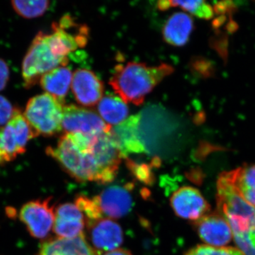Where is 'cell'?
Here are the masks:
<instances>
[{
    "label": "cell",
    "mask_w": 255,
    "mask_h": 255,
    "mask_svg": "<svg viewBox=\"0 0 255 255\" xmlns=\"http://www.w3.org/2000/svg\"><path fill=\"white\" fill-rule=\"evenodd\" d=\"M128 168L130 169L132 175L136 177L137 180L140 181L147 185H151L154 182V174L152 167L155 166L152 163V165L147 164H138L131 159H127Z\"/></svg>",
    "instance_id": "cell-24"
},
{
    "label": "cell",
    "mask_w": 255,
    "mask_h": 255,
    "mask_svg": "<svg viewBox=\"0 0 255 255\" xmlns=\"http://www.w3.org/2000/svg\"><path fill=\"white\" fill-rule=\"evenodd\" d=\"M235 242L244 255H255V232L232 231Z\"/></svg>",
    "instance_id": "cell-25"
},
{
    "label": "cell",
    "mask_w": 255,
    "mask_h": 255,
    "mask_svg": "<svg viewBox=\"0 0 255 255\" xmlns=\"http://www.w3.org/2000/svg\"><path fill=\"white\" fill-rule=\"evenodd\" d=\"M62 127L65 133L97 135L110 132L112 127L93 111L70 105L64 106Z\"/></svg>",
    "instance_id": "cell-7"
},
{
    "label": "cell",
    "mask_w": 255,
    "mask_h": 255,
    "mask_svg": "<svg viewBox=\"0 0 255 255\" xmlns=\"http://www.w3.org/2000/svg\"><path fill=\"white\" fill-rule=\"evenodd\" d=\"M184 255H244L240 250L232 247H216L201 245L191 248Z\"/></svg>",
    "instance_id": "cell-26"
},
{
    "label": "cell",
    "mask_w": 255,
    "mask_h": 255,
    "mask_svg": "<svg viewBox=\"0 0 255 255\" xmlns=\"http://www.w3.org/2000/svg\"><path fill=\"white\" fill-rule=\"evenodd\" d=\"M72 90L79 104L92 107L102 100L104 84L91 70L78 69L73 74Z\"/></svg>",
    "instance_id": "cell-14"
},
{
    "label": "cell",
    "mask_w": 255,
    "mask_h": 255,
    "mask_svg": "<svg viewBox=\"0 0 255 255\" xmlns=\"http://www.w3.org/2000/svg\"><path fill=\"white\" fill-rule=\"evenodd\" d=\"M48 1H13V8L18 15L26 18L39 17L49 7Z\"/></svg>",
    "instance_id": "cell-22"
},
{
    "label": "cell",
    "mask_w": 255,
    "mask_h": 255,
    "mask_svg": "<svg viewBox=\"0 0 255 255\" xmlns=\"http://www.w3.org/2000/svg\"><path fill=\"white\" fill-rule=\"evenodd\" d=\"M37 136L23 113L14 109L9 122L0 129V150L5 162L13 160L23 154L28 142Z\"/></svg>",
    "instance_id": "cell-5"
},
{
    "label": "cell",
    "mask_w": 255,
    "mask_h": 255,
    "mask_svg": "<svg viewBox=\"0 0 255 255\" xmlns=\"http://www.w3.org/2000/svg\"><path fill=\"white\" fill-rule=\"evenodd\" d=\"M91 145L92 143L86 148H80L74 143L68 134L65 133L55 147L46 149V152L58 162L69 175L79 182L106 184L103 172L92 153Z\"/></svg>",
    "instance_id": "cell-2"
},
{
    "label": "cell",
    "mask_w": 255,
    "mask_h": 255,
    "mask_svg": "<svg viewBox=\"0 0 255 255\" xmlns=\"http://www.w3.org/2000/svg\"><path fill=\"white\" fill-rule=\"evenodd\" d=\"M216 201L218 211L224 217L240 216L255 219V206L247 202L221 174L217 182Z\"/></svg>",
    "instance_id": "cell-10"
},
{
    "label": "cell",
    "mask_w": 255,
    "mask_h": 255,
    "mask_svg": "<svg viewBox=\"0 0 255 255\" xmlns=\"http://www.w3.org/2000/svg\"><path fill=\"white\" fill-rule=\"evenodd\" d=\"M87 226L92 247L97 255L119 249L123 243V230L114 220L102 218Z\"/></svg>",
    "instance_id": "cell-9"
},
{
    "label": "cell",
    "mask_w": 255,
    "mask_h": 255,
    "mask_svg": "<svg viewBox=\"0 0 255 255\" xmlns=\"http://www.w3.org/2000/svg\"><path fill=\"white\" fill-rule=\"evenodd\" d=\"M221 174L247 202L255 207V164L244 165Z\"/></svg>",
    "instance_id": "cell-18"
},
{
    "label": "cell",
    "mask_w": 255,
    "mask_h": 255,
    "mask_svg": "<svg viewBox=\"0 0 255 255\" xmlns=\"http://www.w3.org/2000/svg\"><path fill=\"white\" fill-rule=\"evenodd\" d=\"M139 121L140 115L138 114L128 117L122 123L111 129V134L118 144L124 158L128 154L146 152L139 137Z\"/></svg>",
    "instance_id": "cell-15"
},
{
    "label": "cell",
    "mask_w": 255,
    "mask_h": 255,
    "mask_svg": "<svg viewBox=\"0 0 255 255\" xmlns=\"http://www.w3.org/2000/svg\"><path fill=\"white\" fill-rule=\"evenodd\" d=\"M170 205L177 216L194 222L209 214L211 209L200 191L191 187L177 189L171 196Z\"/></svg>",
    "instance_id": "cell-8"
},
{
    "label": "cell",
    "mask_w": 255,
    "mask_h": 255,
    "mask_svg": "<svg viewBox=\"0 0 255 255\" xmlns=\"http://www.w3.org/2000/svg\"><path fill=\"white\" fill-rule=\"evenodd\" d=\"M72 80L73 74L70 69L62 66L43 75L39 82L46 93L53 96L63 104Z\"/></svg>",
    "instance_id": "cell-19"
},
{
    "label": "cell",
    "mask_w": 255,
    "mask_h": 255,
    "mask_svg": "<svg viewBox=\"0 0 255 255\" xmlns=\"http://www.w3.org/2000/svg\"><path fill=\"white\" fill-rule=\"evenodd\" d=\"M63 104L48 93L30 99L23 115L37 135L52 136L63 129Z\"/></svg>",
    "instance_id": "cell-4"
},
{
    "label": "cell",
    "mask_w": 255,
    "mask_h": 255,
    "mask_svg": "<svg viewBox=\"0 0 255 255\" xmlns=\"http://www.w3.org/2000/svg\"><path fill=\"white\" fill-rule=\"evenodd\" d=\"M75 205L78 206V209L87 218V223L94 222L104 218L95 198H89L84 195L78 196L75 199Z\"/></svg>",
    "instance_id": "cell-23"
},
{
    "label": "cell",
    "mask_w": 255,
    "mask_h": 255,
    "mask_svg": "<svg viewBox=\"0 0 255 255\" xmlns=\"http://www.w3.org/2000/svg\"><path fill=\"white\" fill-rule=\"evenodd\" d=\"M68 58L57 54L50 46L48 33L40 32L30 46L22 64L23 85L27 88L34 86L42 77L59 67L66 66Z\"/></svg>",
    "instance_id": "cell-3"
},
{
    "label": "cell",
    "mask_w": 255,
    "mask_h": 255,
    "mask_svg": "<svg viewBox=\"0 0 255 255\" xmlns=\"http://www.w3.org/2000/svg\"><path fill=\"white\" fill-rule=\"evenodd\" d=\"M194 226L201 239L209 246L222 248L233 238L229 223L219 211L205 215L194 222Z\"/></svg>",
    "instance_id": "cell-11"
},
{
    "label": "cell",
    "mask_w": 255,
    "mask_h": 255,
    "mask_svg": "<svg viewBox=\"0 0 255 255\" xmlns=\"http://www.w3.org/2000/svg\"><path fill=\"white\" fill-rule=\"evenodd\" d=\"M194 28L192 18L184 12L174 13L164 24V41L174 46H184L189 41Z\"/></svg>",
    "instance_id": "cell-17"
},
{
    "label": "cell",
    "mask_w": 255,
    "mask_h": 255,
    "mask_svg": "<svg viewBox=\"0 0 255 255\" xmlns=\"http://www.w3.org/2000/svg\"><path fill=\"white\" fill-rule=\"evenodd\" d=\"M98 112L100 117L107 123L118 125L127 119L128 115V107L121 97L107 94L99 102Z\"/></svg>",
    "instance_id": "cell-20"
},
{
    "label": "cell",
    "mask_w": 255,
    "mask_h": 255,
    "mask_svg": "<svg viewBox=\"0 0 255 255\" xmlns=\"http://www.w3.org/2000/svg\"><path fill=\"white\" fill-rule=\"evenodd\" d=\"M85 224V216L75 204L65 203L55 210L53 231L58 238L72 239L83 236Z\"/></svg>",
    "instance_id": "cell-13"
},
{
    "label": "cell",
    "mask_w": 255,
    "mask_h": 255,
    "mask_svg": "<svg viewBox=\"0 0 255 255\" xmlns=\"http://www.w3.org/2000/svg\"><path fill=\"white\" fill-rule=\"evenodd\" d=\"M173 71V68L168 64L150 67L129 62L116 67L110 84L124 102L140 105L146 96Z\"/></svg>",
    "instance_id": "cell-1"
},
{
    "label": "cell",
    "mask_w": 255,
    "mask_h": 255,
    "mask_svg": "<svg viewBox=\"0 0 255 255\" xmlns=\"http://www.w3.org/2000/svg\"><path fill=\"white\" fill-rule=\"evenodd\" d=\"M14 109L3 96H0V127H4L9 122Z\"/></svg>",
    "instance_id": "cell-27"
},
{
    "label": "cell",
    "mask_w": 255,
    "mask_h": 255,
    "mask_svg": "<svg viewBox=\"0 0 255 255\" xmlns=\"http://www.w3.org/2000/svg\"><path fill=\"white\" fill-rule=\"evenodd\" d=\"M37 255H98L85 235L72 239L56 238L48 240L40 247Z\"/></svg>",
    "instance_id": "cell-16"
},
{
    "label": "cell",
    "mask_w": 255,
    "mask_h": 255,
    "mask_svg": "<svg viewBox=\"0 0 255 255\" xmlns=\"http://www.w3.org/2000/svg\"><path fill=\"white\" fill-rule=\"evenodd\" d=\"M101 212L109 219H121L127 216L132 206L130 188L112 186L95 196Z\"/></svg>",
    "instance_id": "cell-12"
},
{
    "label": "cell",
    "mask_w": 255,
    "mask_h": 255,
    "mask_svg": "<svg viewBox=\"0 0 255 255\" xmlns=\"http://www.w3.org/2000/svg\"><path fill=\"white\" fill-rule=\"evenodd\" d=\"M102 255H132L130 251L127 250L119 249L115 250V251L109 252V253H105Z\"/></svg>",
    "instance_id": "cell-29"
},
{
    "label": "cell",
    "mask_w": 255,
    "mask_h": 255,
    "mask_svg": "<svg viewBox=\"0 0 255 255\" xmlns=\"http://www.w3.org/2000/svg\"><path fill=\"white\" fill-rule=\"evenodd\" d=\"M5 162L4 157H3L2 154H1V150H0V164H3Z\"/></svg>",
    "instance_id": "cell-30"
},
{
    "label": "cell",
    "mask_w": 255,
    "mask_h": 255,
    "mask_svg": "<svg viewBox=\"0 0 255 255\" xmlns=\"http://www.w3.org/2000/svg\"><path fill=\"white\" fill-rule=\"evenodd\" d=\"M9 70L7 64L0 59V91L4 90L9 80Z\"/></svg>",
    "instance_id": "cell-28"
},
{
    "label": "cell",
    "mask_w": 255,
    "mask_h": 255,
    "mask_svg": "<svg viewBox=\"0 0 255 255\" xmlns=\"http://www.w3.org/2000/svg\"><path fill=\"white\" fill-rule=\"evenodd\" d=\"M51 200V198H47L31 201L20 210L19 219L32 237L44 239L53 228L55 210Z\"/></svg>",
    "instance_id": "cell-6"
},
{
    "label": "cell",
    "mask_w": 255,
    "mask_h": 255,
    "mask_svg": "<svg viewBox=\"0 0 255 255\" xmlns=\"http://www.w3.org/2000/svg\"><path fill=\"white\" fill-rule=\"evenodd\" d=\"M157 6L161 11L178 6L194 16L205 19H209L214 16L213 8L204 1H159Z\"/></svg>",
    "instance_id": "cell-21"
}]
</instances>
